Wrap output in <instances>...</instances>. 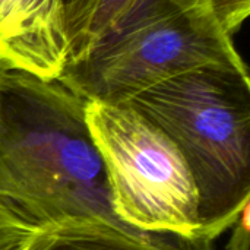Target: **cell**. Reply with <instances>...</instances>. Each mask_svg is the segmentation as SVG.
Returning <instances> with one entry per match:
<instances>
[{
	"mask_svg": "<svg viewBox=\"0 0 250 250\" xmlns=\"http://www.w3.org/2000/svg\"><path fill=\"white\" fill-rule=\"evenodd\" d=\"M26 250H214V240L116 229L38 230Z\"/></svg>",
	"mask_w": 250,
	"mask_h": 250,
	"instance_id": "cell-6",
	"label": "cell"
},
{
	"mask_svg": "<svg viewBox=\"0 0 250 250\" xmlns=\"http://www.w3.org/2000/svg\"><path fill=\"white\" fill-rule=\"evenodd\" d=\"M163 130L185 157L199 198L201 234L217 240L250 204L248 70L195 69L123 103Z\"/></svg>",
	"mask_w": 250,
	"mask_h": 250,
	"instance_id": "cell-2",
	"label": "cell"
},
{
	"mask_svg": "<svg viewBox=\"0 0 250 250\" xmlns=\"http://www.w3.org/2000/svg\"><path fill=\"white\" fill-rule=\"evenodd\" d=\"M212 10L224 28L231 37L240 25L246 21L250 10V0H209Z\"/></svg>",
	"mask_w": 250,
	"mask_h": 250,
	"instance_id": "cell-9",
	"label": "cell"
},
{
	"mask_svg": "<svg viewBox=\"0 0 250 250\" xmlns=\"http://www.w3.org/2000/svg\"><path fill=\"white\" fill-rule=\"evenodd\" d=\"M37 229L25 224L19 218L0 220V250H26V246L37 234Z\"/></svg>",
	"mask_w": 250,
	"mask_h": 250,
	"instance_id": "cell-8",
	"label": "cell"
},
{
	"mask_svg": "<svg viewBox=\"0 0 250 250\" xmlns=\"http://www.w3.org/2000/svg\"><path fill=\"white\" fill-rule=\"evenodd\" d=\"M250 204L245 207L237 221L233 224V233L227 243V250H249L250 246Z\"/></svg>",
	"mask_w": 250,
	"mask_h": 250,
	"instance_id": "cell-11",
	"label": "cell"
},
{
	"mask_svg": "<svg viewBox=\"0 0 250 250\" xmlns=\"http://www.w3.org/2000/svg\"><path fill=\"white\" fill-rule=\"evenodd\" d=\"M142 0H94L81 38L70 51L69 62L83 56L97 41L114 29Z\"/></svg>",
	"mask_w": 250,
	"mask_h": 250,
	"instance_id": "cell-7",
	"label": "cell"
},
{
	"mask_svg": "<svg viewBox=\"0 0 250 250\" xmlns=\"http://www.w3.org/2000/svg\"><path fill=\"white\" fill-rule=\"evenodd\" d=\"M63 0H0V64L59 79L69 63Z\"/></svg>",
	"mask_w": 250,
	"mask_h": 250,
	"instance_id": "cell-5",
	"label": "cell"
},
{
	"mask_svg": "<svg viewBox=\"0 0 250 250\" xmlns=\"http://www.w3.org/2000/svg\"><path fill=\"white\" fill-rule=\"evenodd\" d=\"M0 204L41 231L116 229L86 100L59 79L0 72Z\"/></svg>",
	"mask_w": 250,
	"mask_h": 250,
	"instance_id": "cell-1",
	"label": "cell"
},
{
	"mask_svg": "<svg viewBox=\"0 0 250 250\" xmlns=\"http://www.w3.org/2000/svg\"><path fill=\"white\" fill-rule=\"evenodd\" d=\"M86 120L119 220L146 233L202 236L196 185L174 142L123 104L86 101Z\"/></svg>",
	"mask_w": 250,
	"mask_h": 250,
	"instance_id": "cell-4",
	"label": "cell"
},
{
	"mask_svg": "<svg viewBox=\"0 0 250 250\" xmlns=\"http://www.w3.org/2000/svg\"><path fill=\"white\" fill-rule=\"evenodd\" d=\"M94 0H63L64 10H66V25H67V37H69V47L70 51L78 42L88 21L91 7ZM69 51V57H70Z\"/></svg>",
	"mask_w": 250,
	"mask_h": 250,
	"instance_id": "cell-10",
	"label": "cell"
},
{
	"mask_svg": "<svg viewBox=\"0 0 250 250\" xmlns=\"http://www.w3.org/2000/svg\"><path fill=\"white\" fill-rule=\"evenodd\" d=\"M223 66L248 70L209 0H142L60 75L86 101L123 104L177 75Z\"/></svg>",
	"mask_w": 250,
	"mask_h": 250,
	"instance_id": "cell-3",
	"label": "cell"
},
{
	"mask_svg": "<svg viewBox=\"0 0 250 250\" xmlns=\"http://www.w3.org/2000/svg\"><path fill=\"white\" fill-rule=\"evenodd\" d=\"M3 69H6V67H3V66H1V64H0V72H1V70H3Z\"/></svg>",
	"mask_w": 250,
	"mask_h": 250,
	"instance_id": "cell-12",
	"label": "cell"
}]
</instances>
